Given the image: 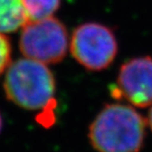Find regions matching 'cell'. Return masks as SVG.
<instances>
[{
	"mask_svg": "<svg viewBox=\"0 0 152 152\" xmlns=\"http://www.w3.org/2000/svg\"><path fill=\"white\" fill-rule=\"evenodd\" d=\"M147 121L134 107L107 104L89 126L88 138L97 152H140Z\"/></svg>",
	"mask_w": 152,
	"mask_h": 152,
	"instance_id": "obj_1",
	"label": "cell"
},
{
	"mask_svg": "<svg viewBox=\"0 0 152 152\" xmlns=\"http://www.w3.org/2000/svg\"><path fill=\"white\" fill-rule=\"evenodd\" d=\"M149 111H148V115H147V118H146V121H147V126H149L150 130L152 132V105L149 107Z\"/></svg>",
	"mask_w": 152,
	"mask_h": 152,
	"instance_id": "obj_9",
	"label": "cell"
},
{
	"mask_svg": "<svg viewBox=\"0 0 152 152\" xmlns=\"http://www.w3.org/2000/svg\"><path fill=\"white\" fill-rule=\"evenodd\" d=\"M30 21L51 17L60 5V0H21Z\"/></svg>",
	"mask_w": 152,
	"mask_h": 152,
	"instance_id": "obj_7",
	"label": "cell"
},
{
	"mask_svg": "<svg viewBox=\"0 0 152 152\" xmlns=\"http://www.w3.org/2000/svg\"><path fill=\"white\" fill-rule=\"evenodd\" d=\"M21 0H0V33H13L29 22Z\"/></svg>",
	"mask_w": 152,
	"mask_h": 152,
	"instance_id": "obj_6",
	"label": "cell"
},
{
	"mask_svg": "<svg viewBox=\"0 0 152 152\" xmlns=\"http://www.w3.org/2000/svg\"><path fill=\"white\" fill-rule=\"evenodd\" d=\"M2 124H3L2 117H1V114H0V132H1V129H2Z\"/></svg>",
	"mask_w": 152,
	"mask_h": 152,
	"instance_id": "obj_10",
	"label": "cell"
},
{
	"mask_svg": "<svg viewBox=\"0 0 152 152\" xmlns=\"http://www.w3.org/2000/svg\"><path fill=\"white\" fill-rule=\"evenodd\" d=\"M20 50L27 58L47 65L58 63L64 58L69 50L66 28L53 16L29 21L22 29Z\"/></svg>",
	"mask_w": 152,
	"mask_h": 152,
	"instance_id": "obj_4",
	"label": "cell"
},
{
	"mask_svg": "<svg viewBox=\"0 0 152 152\" xmlns=\"http://www.w3.org/2000/svg\"><path fill=\"white\" fill-rule=\"evenodd\" d=\"M4 89L7 98L19 107L33 112H53L56 80L47 64L31 58H20L6 69Z\"/></svg>",
	"mask_w": 152,
	"mask_h": 152,
	"instance_id": "obj_2",
	"label": "cell"
},
{
	"mask_svg": "<svg viewBox=\"0 0 152 152\" xmlns=\"http://www.w3.org/2000/svg\"><path fill=\"white\" fill-rule=\"evenodd\" d=\"M11 47L8 39L0 33V75L4 72L10 64Z\"/></svg>",
	"mask_w": 152,
	"mask_h": 152,
	"instance_id": "obj_8",
	"label": "cell"
},
{
	"mask_svg": "<svg viewBox=\"0 0 152 152\" xmlns=\"http://www.w3.org/2000/svg\"><path fill=\"white\" fill-rule=\"evenodd\" d=\"M73 58L88 71L109 68L118 56V45L115 33L108 26L88 22L74 29L69 41Z\"/></svg>",
	"mask_w": 152,
	"mask_h": 152,
	"instance_id": "obj_3",
	"label": "cell"
},
{
	"mask_svg": "<svg viewBox=\"0 0 152 152\" xmlns=\"http://www.w3.org/2000/svg\"><path fill=\"white\" fill-rule=\"evenodd\" d=\"M118 92L135 108H148L152 105V57H133L124 62L117 76Z\"/></svg>",
	"mask_w": 152,
	"mask_h": 152,
	"instance_id": "obj_5",
	"label": "cell"
}]
</instances>
